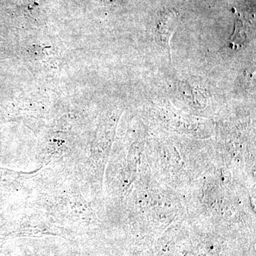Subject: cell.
<instances>
[{
	"instance_id": "obj_2",
	"label": "cell",
	"mask_w": 256,
	"mask_h": 256,
	"mask_svg": "<svg viewBox=\"0 0 256 256\" xmlns=\"http://www.w3.org/2000/svg\"><path fill=\"white\" fill-rule=\"evenodd\" d=\"M250 25L247 22L242 15L237 16L236 20V28L234 34L227 44V47L232 50H240L247 44L252 36Z\"/></svg>"
},
{
	"instance_id": "obj_1",
	"label": "cell",
	"mask_w": 256,
	"mask_h": 256,
	"mask_svg": "<svg viewBox=\"0 0 256 256\" xmlns=\"http://www.w3.org/2000/svg\"><path fill=\"white\" fill-rule=\"evenodd\" d=\"M178 24V14L175 10L162 12L156 24V34L160 43L170 50V42Z\"/></svg>"
}]
</instances>
